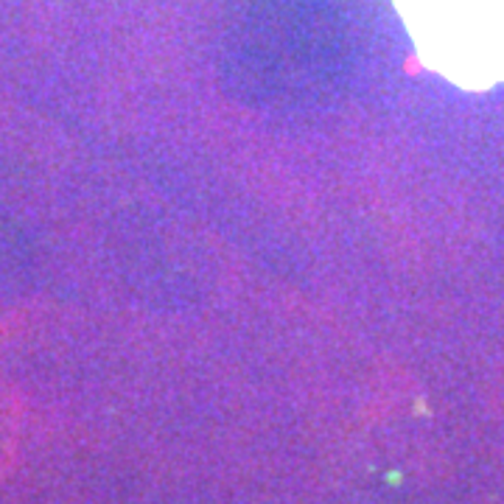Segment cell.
<instances>
[{
	"instance_id": "1",
	"label": "cell",
	"mask_w": 504,
	"mask_h": 504,
	"mask_svg": "<svg viewBox=\"0 0 504 504\" xmlns=\"http://www.w3.org/2000/svg\"><path fill=\"white\" fill-rule=\"evenodd\" d=\"M420 62L465 90L504 82V0H395Z\"/></svg>"
}]
</instances>
